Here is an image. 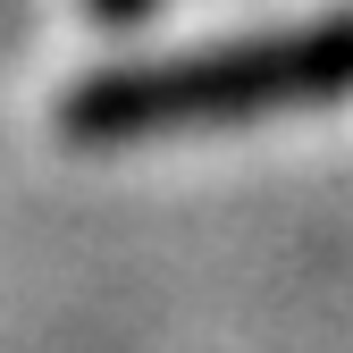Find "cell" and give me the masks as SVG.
I'll list each match as a JSON object with an SVG mask.
<instances>
[{"label":"cell","instance_id":"cell-1","mask_svg":"<svg viewBox=\"0 0 353 353\" xmlns=\"http://www.w3.org/2000/svg\"><path fill=\"white\" fill-rule=\"evenodd\" d=\"M353 84V34H278V42H236L219 59H176L152 76L101 84L93 101H76L68 126L84 135H160V126H202V118H261L294 101H328Z\"/></svg>","mask_w":353,"mask_h":353},{"label":"cell","instance_id":"cell-2","mask_svg":"<svg viewBox=\"0 0 353 353\" xmlns=\"http://www.w3.org/2000/svg\"><path fill=\"white\" fill-rule=\"evenodd\" d=\"M84 17H118V9H135V0H76Z\"/></svg>","mask_w":353,"mask_h":353}]
</instances>
